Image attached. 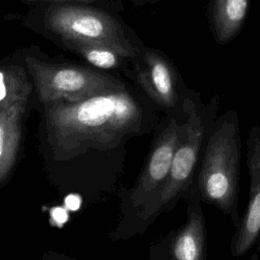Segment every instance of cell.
<instances>
[{
  "instance_id": "2e32d148",
  "label": "cell",
  "mask_w": 260,
  "mask_h": 260,
  "mask_svg": "<svg viewBox=\"0 0 260 260\" xmlns=\"http://www.w3.org/2000/svg\"><path fill=\"white\" fill-rule=\"evenodd\" d=\"M257 253L259 254V256H260V235H259V237H258V240H257ZM259 260H260V257H259Z\"/></svg>"
},
{
  "instance_id": "6da1fadb",
  "label": "cell",
  "mask_w": 260,
  "mask_h": 260,
  "mask_svg": "<svg viewBox=\"0 0 260 260\" xmlns=\"http://www.w3.org/2000/svg\"><path fill=\"white\" fill-rule=\"evenodd\" d=\"M44 106L48 141L61 157L88 148H112L141 133L144 126L142 109L126 87L76 103Z\"/></svg>"
},
{
  "instance_id": "4fadbf2b",
  "label": "cell",
  "mask_w": 260,
  "mask_h": 260,
  "mask_svg": "<svg viewBox=\"0 0 260 260\" xmlns=\"http://www.w3.org/2000/svg\"><path fill=\"white\" fill-rule=\"evenodd\" d=\"M71 51L81 56L87 63L99 69H117L128 59L117 49L100 43L61 40Z\"/></svg>"
},
{
  "instance_id": "5b68a950",
  "label": "cell",
  "mask_w": 260,
  "mask_h": 260,
  "mask_svg": "<svg viewBox=\"0 0 260 260\" xmlns=\"http://www.w3.org/2000/svg\"><path fill=\"white\" fill-rule=\"evenodd\" d=\"M44 21L61 40L108 45L128 59L140 56L141 51L128 39L121 23L104 10L75 4L55 5L47 9Z\"/></svg>"
},
{
  "instance_id": "3957f363",
  "label": "cell",
  "mask_w": 260,
  "mask_h": 260,
  "mask_svg": "<svg viewBox=\"0 0 260 260\" xmlns=\"http://www.w3.org/2000/svg\"><path fill=\"white\" fill-rule=\"evenodd\" d=\"M186 118L169 175L159 189L136 213L139 228L146 229L159 214L170 211L194 182L205 141L217 118L219 99L203 104L198 92L190 90L184 102Z\"/></svg>"
},
{
  "instance_id": "8fae6325",
  "label": "cell",
  "mask_w": 260,
  "mask_h": 260,
  "mask_svg": "<svg viewBox=\"0 0 260 260\" xmlns=\"http://www.w3.org/2000/svg\"><path fill=\"white\" fill-rule=\"evenodd\" d=\"M249 0H212L210 27L215 41L231 42L241 30L248 12Z\"/></svg>"
},
{
  "instance_id": "52a82bcc",
  "label": "cell",
  "mask_w": 260,
  "mask_h": 260,
  "mask_svg": "<svg viewBox=\"0 0 260 260\" xmlns=\"http://www.w3.org/2000/svg\"><path fill=\"white\" fill-rule=\"evenodd\" d=\"M137 80L151 100L170 112L182 108L191 89L183 82L173 62L160 51L143 48Z\"/></svg>"
},
{
  "instance_id": "277c9868",
  "label": "cell",
  "mask_w": 260,
  "mask_h": 260,
  "mask_svg": "<svg viewBox=\"0 0 260 260\" xmlns=\"http://www.w3.org/2000/svg\"><path fill=\"white\" fill-rule=\"evenodd\" d=\"M25 64L44 105L76 103L125 87L116 78L83 66L50 63L32 56L25 57Z\"/></svg>"
},
{
  "instance_id": "7c38bea8",
  "label": "cell",
  "mask_w": 260,
  "mask_h": 260,
  "mask_svg": "<svg viewBox=\"0 0 260 260\" xmlns=\"http://www.w3.org/2000/svg\"><path fill=\"white\" fill-rule=\"evenodd\" d=\"M31 83L24 69L15 64H0V110L16 103H28Z\"/></svg>"
},
{
  "instance_id": "8992f818",
  "label": "cell",
  "mask_w": 260,
  "mask_h": 260,
  "mask_svg": "<svg viewBox=\"0 0 260 260\" xmlns=\"http://www.w3.org/2000/svg\"><path fill=\"white\" fill-rule=\"evenodd\" d=\"M186 109L171 112L156 135L143 169L129 195L130 206L136 211L146 203L167 179L180 140Z\"/></svg>"
},
{
  "instance_id": "7a4b0ae2",
  "label": "cell",
  "mask_w": 260,
  "mask_h": 260,
  "mask_svg": "<svg viewBox=\"0 0 260 260\" xmlns=\"http://www.w3.org/2000/svg\"><path fill=\"white\" fill-rule=\"evenodd\" d=\"M240 158L238 113L230 109L217 116L209 132L192 186L201 203L217 208L235 228L240 221Z\"/></svg>"
},
{
  "instance_id": "9a60e30c",
  "label": "cell",
  "mask_w": 260,
  "mask_h": 260,
  "mask_svg": "<svg viewBox=\"0 0 260 260\" xmlns=\"http://www.w3.org/2000/svg\"><path fill=\"white\" fill-rule=\"evenodd\" d=\"M249 260H259V254L257 253V251H255V252L251 255V257L249 258Z\"/></svg>"
},
{
  "instance_id": "5bb4252c",
  "label": "cell",
  "mask_w": 260,
  "mask_h": 260,
  "mask_svg": "<svg viewBox=\"0 0 260 260\" xmlns=\"http://www.w3.org/2000/svg\"><path fill=\"white\" fill-rule=\"evenodd\" d=\"M24 3L27 4H34V3H44V2H73V3H92L95 0H21Z\"/></svg>"
},
{
  "instance_id": "9c48e42d",
  "label": "cell",
  "mask_w": 260,
  "mask_h": 260,
  "mask_svg": "<svg viewBox=\"0 0 260 260\" xmlns=\"http://www.w3.org/2000/svg\"><path fill=\"white\" fill-rule=\"evenodd\" d=\"M182 198L187 216L169 237L167 260H207V232L201 201L192 185Z\"/></svg>"
},
{
  "instance_id": "ba28073f",
  "label": "cell",
  "mask_w": 260,
  "mask_h": 260,
  "mask_svg": "<svg viewBox=\"0 0 260 260\" xmlns=\"http://www.w3.org/2000/svg\"><path fill=\"white\" fill-rule=\"evenodd\" d=\"M247 167L249 174V198L231 240L233 257L245 255L260 235V126L254 125L247 138Z\"/></svg>"
},
{
  "instance_id": "30bf717a",
  "label": "cell",
  "mask_w": 260,
  "mask_h": 260,
  "mask_svg": "<svg viewBox=\"0 0 260 260\" xmlns=\"http://www.w3.org/2000/svg\"><path fill=\"white\" fill-rule=\"evenodd\" d=\"M27 103L0 110V184L10 175L19 152L23 115Z\"/></svg>"
}]
</instances>
